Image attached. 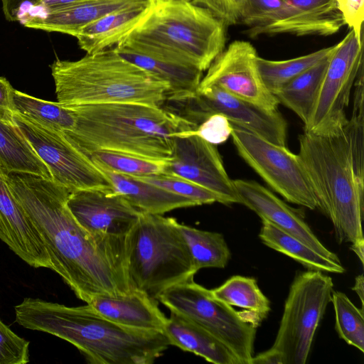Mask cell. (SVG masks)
Listing matches in <instances>:
<instances>
[{
  "label": "cell",
  "instance_id": "43",
  "mask_svg": "<svg viewBox=\"0 0 364 364\" xmlns=\"http://www.w3.org/2000/svg\"><path fill=\"white\" fill-rule=\"evenodd\" d=\"M250 364H282L280 355L271 348L266 351L253 355Z\"/></svg>",
  "mask_w": 364,
  "mask_h": 364
},
{
  "label": "cell",
  "instance_id": "24",
  "mask_svg": "<svg viewBox=\"0 0 364 364\" xmlns=\"http://www.w3.org/2000/svg\"><path fill=\"white\" fill-rule=\"evenodd\" d=\"M148 3L109 13L85 25L75 36L80 48L92 54L117 45L143 17Z\"/></svg>",
  "mask_w": 364,
  "mask_h": 364
},
{
  "label": "cell",
  "instance_id": "9",
  "mask_svg": "<svg viewBox=\"0 0 364 364\" xmlns=\"http://www.w3.org/2000/svg\"><path fill=\"white\" fill-rule=\"evenodd\" d=\"M157 299L170 311L190 319L214 335L240 364H250L257 328L243 320L233 307L214 298L210 289L192 279L167 289Z\"/></svg>",
  "mask_w": 364,
  "mask_h": 364
},
{
  "label": "cell",
  "instance_id": "22",
  "mask_svg": "<svg viewBox=\"0 0 364 364\" xmlns=\"http://www.w3.org/2000/svg\"><path fill=\"white\" fill-rule=\"evenodd\" d=\"M170 345L215 364H240L233 353L214 335L190 319L171 311L164 329Z\"/></svg>",
  "mask_w": 364,
  "mask_h": 364
},
{
  "label": "cell",
  "instance_id": "12",
  "mask_svg": "<svg viewBox=\"0 0 364 364\" xmlns=\"http://www.w3.org/2000/svg\"><path fill=\"white\" fill-rule=\"evenodd\" d=\"M363 39H358L352 30L336 43L312 112L304 124V132L331 135L346 125L352 88L363 67Z\"/></svg>",
  "mask_w": 364,
  "mask_h": 364
},
{
  "label": "cell",
  "instance_id": "36",
  "mask_svg": "<svg viewBox=\"0 0 364 364\" xmlns=\"http://www.w3.org/2000/svg\"><path fill=\"white\" fill-rule=\"evenodd\" d=\"M29 344L0 319V364L28 363Z\"/></svg>",
  "mask_w": 364,
  "mask_h": 364
},
{
  "label": "cell",
  "instance_id": "17",
  "mask_svg": "<svg viewBox=\"0 0 364 364\" xmlns=\"http://www.w3.org/2000/svg\"><path fill=\"white\" fill-rule=\"evenodd\" d=\"M344 25L334 0H286L272 19L249 28L247 33L252 38L282 33L327 36L338 32Z\"/></svg>",
  "mask_w": 364,
  "mask_h": 364
},
{
  "label": "cell",
  "instance_id": "30",
  "mask_svg": "<svg viewBox=\"0 0 364 364\" xmlns=\"http://www.w3.org/2000/svg\"><path fill=\"white\" fill-rule=\"evenodd\" d=\"M177 228L197 271L203 268H224L227 265L231 253L222 234L179 223Z\"/></svg>",
  "mask_w": 364,
  "mask_h": 364
},
{
  "label": "cell",
  "instance_id": "31",
  "mask_svg": "<svg viewBox=\"0 0 364 364\" xmlns=\"http://www.w3.org/2000/svg\"><path fill=\"white\" fill-rule=\"evenodd\" d=\"M13 107L16 113L65 134L74 131L76 126L74 110L58 102L43 100L14 90Z\"/></svg>",
  "mask_w": 364,
  "mask_h": 364
},
{
  "label": "cell",
  "instance_id": "27",
  "mask_svg": "<svg viewBox=\"0 0 364 364\" xmlns=\"http://www.w3.org/2000/svg\"><path fill=\"white\" fill-rule=\"evenodd\" d=\"M261 220L259 237L266 246L292 258L310 270L336 274L345 272L340 259L326 257L269 222Z\"/></svg>",
  "mask_w": 364,
  "mask_h": 364
},
{
  "label": "cell",
  "instance_id": "34",
  "mask_svg": "<svg viewBox=\"0 0 364 364\" xmlns=\"http://www.w3.org/2000/svg\"><path fill=\"white\" fill-rule=\"evenodd\" d=\"M331 301L335 314V328L346 343L364 353L363 309H358L343 293L333 291Z\"/></svg>",
  "mask_w": 364,
  "mask_h": 364
},
{
  "label": "cell",
  "instance_id": "14",
  "mask_svg": "<svg viewBox=\"0 0 364 364\" xmlns=\"http://www.w3.org/2000/svg\"><path fill=\"white\" fill-rule=\"evenodd\" d=\"M188 129L176 133L171 158L165 173L191 181L216 194L223 204L239 203L233 183L228 176L215 144Z\"/></svg>",
  "mask_w": 364,
  "mask_h": 364
},
{
  "label": "cell",
  "instance_id": "13",
  "mask_svg": "<svg viewBox=\"0 0 364 364\" xmlns=\"http://www.w3.org/2000/svg\"><path fill=\"white\" fill-rule=\"evenodd\" d=\"M169 102L181 107L177 115L195 125L219 113L234 125L274 144L286 146L287 124L280 112L264 109L216 86L198 88L193 96Z\"/></svg>",
  "mask_w": 364,
  "mask_h": 364
},
{
  "label": "cell",
  "instance_id": "4",
  "mask_svg": "<svg viewBox=\"0 0 364 364\" xmlns=\"http://www.w3.org/2000/svg\"><path fill=\"white\" fill-rule=\"evenodd\" d=\"M70 107L76 126L65 134L86 154L111 150L167 161L174 135L195 124L160 107L134 103H106Z\"/></svg>",
  "mask_w": 364,
  "mask_h": 364
},
{
  "label": "cell",
  "instance_id": "6",
  "mask_svg": "<svg viewBox=\"0 0 364 364\" xmlns=\"http://www.w3.org/2000/svg\"><path fill=\"white\" fill-rule=\"evenodd\" d=\"M58 102L64 105L134 103L162 107L169 85L113 48L50 65Z\"/></svg>",
  "mask_w": 364,
  "mask_h": 364
},
{
  "label": "cell",
  "instance_id": "29",
  "mask_svg": "<svg viewBox=\"0 0 364 364\" xmlns=\"http://www.w3.org/2000/svg\"><path fill=\"white\" fill-rule=\"evenodd\" d=\"M330 56L290 80L274 94L279 104L293 111L304 124L312 112Z\"/></svg>",
  "mask_w": 364,
  "mask_h": 364
},
{
  "label": "cell",
  "instance_id": "19",
  "mask_svg": "<svg viewBox=\"0 0 364 364\" xmlns=\"http://www.w3.org/2000/svg\"><path fill=\"white\" fill-rule=\"evenodd\" d=\"M233 183L239 203L254 211L261 219L298 238L321 255L339 260L338 256L316 236L301 213L288 205L273 192L254 181L237 179L233 180Z\"/></svg>",
  "mask_w": 364,
  "mask_h": 364
},
{
  "label": "cell",
  "instance_id": "42",
  "mask_svg": "<svg viewBox=\"0 0 364 364\" xmlns=\"http://www.w3.org/2000/svg\"><path fill=\"white\" fill-rule=\"evenodd\" d=\"M5 18L9 21H19L24 6L29 5L28 11L36 9L42 0H1ZM26 12V11H24Z\"/></svg>",
  "mask_w": 364,
  "mask_h": 364
},
{
  "label": "cell",
  "instance_id": "37",
  "mask_svg": "<svg viewBox=\"0 0 364 364\" xmlns=\"http://www.w3.org/2000/svg\"><path fill=\"white\" fill-rule=\"evenodd\" d=\"M286 0H243L240 21L249 28L272 19L284 6Z\"/></svg>",
  "mask_w": 364,
  "mask_h": 364
},
{
  "label": "cell",
  "instance_id": "39",
  "mask_svg": "<svg viewBox=\"0 0 364 364\" xmlns=\"http://www.w3.org/2000/svg\"><path fill=\"white\" fill-rule=\"evenodd\" d=\"M243 0H192L194 4L206 8L227 26L236 23L240 19Z\"/></svg>",
  "mask_w": 364,
  "mask_h": 364
},
{
  "label": "cell",
  "instance_id": "1",
  "mask_svg": "<svg viewBox=\"0 0 364 364\" xmlns=\"http://www.w3.org/2000/svg\"><path fill=\"white\" fill-rule=\"evenodd\" d=\"M18 202L40 233L50 269L87 304L97 296L131 292L127 265V237L98 240L76 220L67 206L71 193L52 179L8 172Z\"/></svg>",
  "mask_w": 364,
  "mask_h": 364
},
{
  "label": "cell",
  "instance_id": "33",
  "mask_svg": "<svg viewBox=\"0 0 364 364\" xmlns=\"http://www.w3.org/2000/svg\"><path fill=\"white\" fill-rule=\"evenodd\" d=\"M88 156L99 167L132 177L165 173L168 162L105 149L94 151Z\"/></svg>",
  "mask_w": 364,
  "mask_h": 364
},
{
  "label": "cell",
  "instance_id": "7",
  "mask_svg": "<svg viewBox=\"0 0 364 364\" xmlns=\"http://www.w3.org/2000/svg\"><path fill=\"white\" fill-rule=\"evenodd\" d=\"M177 220L141 212L127 237L128 277L134 289L154 299L197 273Z\"/></svg>",
  "mask_w": 364,
  "mask_h": 364
},
{
  "label": "cell",
  "instance_id": "26",
  "mask_svg": "<svg viewBox=\"0 0 364 364\" xmlns=\"http://www.w3.org/2000/svg\"><path fill=\"white\" fill-rule=\"evenodd\" d=\"M212 296L230 306L244 310L241 318L257 328L270 311V302L252 277L232 276L220 287L210 290Z\"/></svg>",
  "mask_w": 364,
  "mask_h": 364
},
{
  "label": "cell",
  "instance_id": "20",
  "mask_svg": "<svg viewBox=\"0 0 364 364\" xmlns=\"http://www.w3.org/2000/svg\"><path fill=\"white\" fill-rule=\"evenodd\" d=\"M149 0H78L39 14L22 13L19 21L30 28L75 36L85 25L109 13L146 4Z\"/></svg>",
  "mask_w": 364,
  "mask_h": 364
},
{
  "label": "cell",
  "instance_id": "21",
  "mask_svg": "<svg viewBox=\"0 0 364 364\" xmlns=\"http://www.w3.org/2000/svg\"><path fill=\"white\" fill-rule=\"evenodd\" d=\"M87 304L108 319L133 329L163 332L167 321L156 299L136 289L118 296H97Z\"/></svg>",
  "mask_w": 364,
  "mask_h": 364
},
{
  "label": "cell",
  "instance_id": "23",
  "mask_svg": "<svg viewBox=\"0 0 364 364\" xmlns=\"http://www.w3.org/2000/svg\"><path fill=\"white\" fill-rule=\"evenodd\" d=\"M99 168L108 177L114 191L122 195L133 207L143 213L163 215L175 209L199 205L191 198L136 178Z\"/></svg>",
  "mask_w": 364,
  "mask_h": 364
},
{
  "label": "cell",
  "instance_id": "44",
  "mask_svg": "<svg viewBox=\"0 0 364 364\" xmlns=\"http://www.w3.org/2000/svg\"><path fill=\"white\" fill-rule=\"evenodd\" d=\"M352 289L357 294L358 296L361 304L362 309H363V301H364V277L363 274H359L355 277V284Z\"/></svg>",
  "mask_w": 364,
  "mask_h": 364
},
{
  "label": "cell",
  "instance_id": "35",
  "mask_svg": "<svg viewBox=\"0 0 364 364\" xmlns=\"http://www.w3.org/2000/svg\"><path fill=\"white\" fill-rule=\"evenodd\" d=\"M134 178L191 198L196 201L199 205L211 204L215 202L222 203L220 198L214 193L191 181L173 175L160 173Z\"/></svg>",
  "mask_w": 364,
  "mask_h": 364
},
{
  "label": "cell",
  "instance_id": "41",
  "mask_svg": "<svg viewBox=\"0 0 364 364\" xmlns=\"http://www.w3.org/2000/svg\"><path fill=\"white\" fill-rule=\"evenodd\" d=\"M14 91L10 82L5 77H0V118L9 123H14Z\"/></svg>",
  "mask_w": 364,
  "mask_h": 364
},
{
  "label": "cell",
  "instance_id": "45",
  "mask_svg": "<svg viewBox=\"0 0 364 364\" xmlns=\"http://www.w3.org/2000/svg\"><path fill=\"white\" fill-rule=\"evenodd\" d=\"M350 250L358 257L360 262L363 264L364 262V240H358L351 243Z\"/></svg>",
  "mask_w": 364,
  "mask_h": 364
},
{
  "label": "cell",
  "instance_id": "18",
  "mask_svg": "<svg viewBox=\"0 0 364 364\" xmlns=\"http://www.w3.org/2000/svg\"><path fill=\"white\" fill-rule=\"evenodd\" d=\"M0 163V240L28 265L50 269L45 243L12 192Z\"/></svg>",
  "mask_w": 364,
  "mask_h": 364
},
{
  "label": "cell",
  "instance_id": "16",
  "mask_svg": "<svg viewBox=\"0 0 364 364\" xmlns=\"http://www.w3.org/2000/svg\"><path fill=\"white\" fill-rule=\"evenodd\" d=\"M67 206L90 235L102 240L127 237L141 213L113 188L73 191Z\"/></svg>",
  "mask_w": 364,
  "mask_h": 364
},
{
  "label": "cell",
  "instance_id": "38",
  "mask_svg": "<svg viewBox=\"0 0 364 364\" xmlns=\"http://www.w3.org/2000/svg\"><path fill=\"white\" fill-rule=\"evenodd\" d=\"M232 132L230 121L223 114L215 113L210 115L200 123L193 130V133L205 141L219 144L225 142Z\"/></svg>",
  "mask_w": 364,
  "mask_h": 364
},
{
  "label": "cell",
  "instance_id": "25",
  "mask_svg": "<svg viewBox=\"0 0 364 364\" xmlns=\"http://www.w3.org/2000/svg\"><path fill=\"white\" fill-rule=\"evenodd\" d=\"M113 49L127 60L167 82L170 91L166 100H179L193 96L203 77V71L196 68L142 54L119 46Z\"/></svg>",
  "mask_w": 364,
  "mask_h": 364
},
{
  "label": "cell",
  "instance_id": "15",
  "mask_svg": "<svg viewBox=\"0 0 364 364\" xmlns=\"http://www.w3.org/2000/svg\"><path fill=\"white\" fill-rule=\"evenodd\" d=\"M257 56L250 42H232L213 61L198 88L216 86L267 110H277L279 102L259 75Z\"/></svg>",
  "mask_w": 364,
  "mask_h": 364
},
{
  "label": "cell",
  "instance_id": "11",
  "mask_svg": "<svg viewBox=\"0 0 364 364\" xmlns=\"http://www.w3.org/2000/svg\"><path fill=\"white\" fill-rule=\"evenodd\" d=\"M13 122L46 165L53 181L70 192L113 188L106 174L63 133L16 112Z\"/></svg>",
  "mask_w": 364,
  "mask_h": 364
},
{
  "label": "cell",
  "instance_id": "8",
  "mask_svg": "<svg viewBox=\"0 0 364 364\" xmlns=\"http://www.w3.org/2000/svg\"><path fill=\"white\" fill-rule=\"evenodd\" d=\"M333 282L323 272H299L291 284L271 347L282 364H305L319 323L331 301Z\"/></svg>",
  "mask_w": 364,
  "mask_h": 364
},
{
  "label": "cell",
  "instance_id": "10",
  "mask_svg": "<svg viewBox=\"0 0 364 364\" xmlns=\"http://www.w3.org/2000/svg\"><path fill=\"white\" fill-rule=\"evenodd\" d=\"M231 136L239 155L287 201L317 208L311 185L298 154L231 124Z\"/></svg>",
  "mask_w": 364,
  "mask_h": 364
},
{
  "label": "cell",
  "instance_id": "40",
  "mask_svg": "<svg viewBox=\"0 0 364 364\" xmlns=\"http://www.w3.org/2000/svg\"><path fill=\"white\" fill-rule=\"evenodd\" d=\"M345 24L362 40L364 21V0H334Z\"/></svg>",
  "mask_w": 364,
  "mask_h": 364
},
{
  "label": "cell",
  "instance_id": "3",
  "mask_svg": "<svg viewBox=\"0 0 364 364\" xmlns=\"http://www.w3.org/2000/svg\"><path fill=\"white\" fill-rule=\"evenodd\" d=\"M14 311L20 326L70 343L92 364H151L171 346L163 332L121 326L87 304L68 306L26 297Z\"/></svg>",
  "mask_w": 364,
  "mask_h": 364
},
{
  "label": "cell",
  "instance_id": "2",
  "mask_svg": "<svg viewBox=\"0 0 364 364\" xmlns=\"http://www.w3.org/2000/svg\"><path fill=\"white\" fill-rule=\"evenodd\" d=\"M299 142L317 208L331 221L338 242L364 240V120L350 117L334 134L304 132Z\"/></svg>",
  "mask_w": 364,
  "mask_h": 364
},
{
  "label": "cell",
  "instance_id": "32",
  "mask_svg": "<svg viewBox=\"0 0 364 364\" xmlns=\"http://www.w3.org/2000/svg\"><path fill=\"white\" fill-rule=\"evenodd\" d=\"M336 48V44L284 60H267L258 55L257 69L264 85L274 95L290 80L331 55Z\"/></svg>",
  "mask_w": 364,
  "mask_h": 364
},
{
  "label": "cell",
  "instance_id": "46",
  "mask_svg": "<svg viewBox=\"0 0 364 364\" xmlns=\"http://www.w3.org/2000/svg\"><path fill=\"white\" fill-rule=\"evenodd\" d=\"M180 1H191L192 0H180Z\"/></svg>",
  "mask_w": 364,
  "mask_h": 364
},
{
  "label": "cell",
  "instance_id": "5",
  "mask_svg": "<svg viewBox=\"0 0 364 364\" xmlns=\"http://www.w3.org/2000/svg\"><path fill=\"white\" fill-rule=\"evenodd\" d=\"M226 26L191 1L149 0L143 17L116 46L203 72L225 49Z\"/></svg>",
  "mask_w": 364,
  "mask_h": 364
},
{
  "label": "cell",
  "instance_id": "28",
  "mask_svg": "<svg viewBox=\"0 0 364 364\" xmlns=\"http://www.w3.org/2000/svg\"><path fill=\"white\" fill-rule=\"evenodd\" d=\"M0 163L8 172L34 174L52 179L46 165L14 123L0 118Z\"/></svg>",
  "mask_w": 364,
  "mask_h": 364
}]
</instances>
